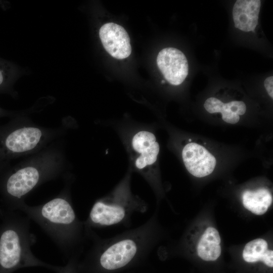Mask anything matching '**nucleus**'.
<instances>
[{"label":"nucleus","mask_w":273,"mask_h":273,"mask_svg":"<svg viewBox=\"0 0 273 273\" xmlns=\"http://www.w3.org/2000/svg\"><path fill=\"white\" fill-rule=\"evenodd\" d=\"M156 214L142 225L108 238L87 232L91 247L78 264V273H121L140 266L158 241Z\"/></svg>","instance_id":"f257e3e1"},{"label":"nucleus","mask_w":273,"mask_h":273,"mask_svg":"<svg viewBox=\"0 0 273 273\" xmlns=\"http://www.w3.org/2000/svg\"><path fill=\"white\" fill-rule=\"evenodd\" d=\"M69 190L66 185L47 202L34 206L25 203L18 210L39 225L68 259L80 257L88 240L84 222L76 214Z\"/></svg>","instance_id":"f03ea898"},{"label":"nucleus","mask_w":273,"mask_h":273,"mask_svg":"<svg viewBox=\"0 0 273 273\" xmlns=\"http://www.w3.org/2000/svg\"><path fill=\"white\" fill-rule=\"evenodd\" d=\"M64 171V157L58 149L49 148L19 165L0 169V195L3 206L17 211L26 196L44 182Z\"/></svg>","instance_id":"7ed1b4c3"},{"label":"nucleus","mask_w":273,"mask_h":273,"mask_svg":"<svg viewBox=\"0 0 273 273\" xmlns=\"http://www.w3.org/2000/svg\"><path fill=\"white\" fill-rule=\"evenodd\" d=\"M0 273L34 266L54 270L55 266L39 260L31 251L36 239L28 216L0 207Z\"/></svg>","instance_id":"20e7f679"},{"label":"nucleus","mask_w":273,"mask_h":273,"mask_svg":"<svg viewBox=\"0 0 273 273\" xmlns=\"http://www.w3.org/2000/svg\"><path fill=\"white\" fill-rule=\"evenodd\" d=\"M129 177H125L108 195L94 202L83 221L86 232L118 225L128 227L134 213L147 211L148 204L131 192Z\"/></svg>","instance_id":"39448f33"},{"label":"nucleus","mask_w":273,"mask_h":273,"mask_svg":"<svg viewBox=\"0 0 273 273\" xmlns=\"http://www.w3.org/2000/svg\"><path fill=\"white\" fill-rule=\"evenodd\" d=\"M60 133L19 119L0 127V169L13 159L38 152Z\"/></svg>","instance_id":"423d86ee"},{"label":"nucleus","mask_w":273,"mask_h":273,"mask_svg":"<svg viewBox=\"0 0 273 273\" xmlns=\"http://www.w3.org/2000/svg\"><path fill=\"white\" fill-rule=\"evenodd\" d=\"M157 64L164 78L172 85L180 84L188 74L187 58L176 48H166L160 51L157 57Z\"/></svg>","instance_id":"0eeeda50"},{"label":"nucleus","mask_w":273,"mask_h":273,"mask_svg":"<svg viewBox=\"0 0 273 273\" xmlns=\"http://www.w3.org/2000/svg\"><path fill=\"white\" fill-rule=\"evenodd\" d=\"M99 36L103 47L113 57L123 59L131 54L130 38L121 26L114 23H107L99 30Z\"/></svg>","instance_id":"6e6552de"},{"label":"nucleus","mask_w":273,"mask_h":273,"mask_svg":"<svg viewBox=\"0 0 273 273\" xmlns=\"http://www.w3.org/2000/svg\"><path fill=\"white\" fill-rule=\"evenodd\" d=\"M183 160L193 175L202 177L210 174L216 165V159L204 147L194 143L186 145L182 151Z\"/></svg>","instance_id":"1a4fd4ad"},{"label":"nucleus","mask_w":273,"mask_h":273,"mask_svg":"<svg viewBox=\"0 0 273 273\" xmlns=\"http://www.w3.org/2000/svg\"><path fill=\"white\" fill-rule=\"evenodd\" d=\"M131 146L138 155L134 162L138 169L144 170L156 161L160 147L153 133L146 130L137 132L132 139Z\"/></svg>","instance_id":"9d476101"},{"label":"nucleus","mask_w":273,"mask_h":273,"mask_svg":"<svg viewBox=\"0 0 273 273\" xmlns=\"http://www.w3.org/2000/svg\"><path fill=\"white\" fill-rule=\"evenodd\" d=\"M260 0H237L233 9L235 27L245 31L254 32L258 24Z\"/></svg>","instance_id":"9b49d317"},{"label":"nucleus","mask_w":273,"mask_h":273,"mask_svg":"<svg viewBox=\"0 0 273 273\" xmlns=\"http://www.w3.org/2000/svg\"><path fill=\"white\" fill-rule=\"evenodd\" d=\"M220 242L218 231L213 227H208L198 242L197 247L198 256L205 262L216 261L221 253Z\"/></svg>","instance_id":"f8f14e48"},{"label":"nucleus","mask_w":273,"mask_h":273,"mask_svg":"<svg viewBox=\"0 0 273 273\" xmlns=\"http://www.w3.org/2000/svg\"><path fill=\"white\" fill-rule=\"evenodd\" d=\"M242 257L247 263H261L265 267H273V251L268 249L267 243L263 239L257 238L247 243Z\"/></svg>","instance_id":"ddd939ff"},{"label":"nucleus","mask_w":273,"mask_h":273,"mask_svg":"<svg viewBox=\"0 0 273 273\" xmlns=\"http://www.w3.org/2000/svg\"><path fill=\"white\" fill-rule=\"evenodd\" d=\"M272 202V195L267 189L260 188L255 191L247 190L242 194L244 207L256 215L265 213Z\"/></svg>","instance_id":"4468645a"},{"label":"nucleus","mask_w":273,"mask_h":273,"mask_svg":"<svg viewBox=\"0 0 273 273\" xmlns=\"http://www.w3.org/2000/svg\"><path fill=\"white\" fill-rule=\"evenodd\" d=\"M19 75V69L15 64L0 58V94L14 95L13 85Z\"/></svg>","instance_id":"2eb2a0df"},{"label":"nucleus","mask_w":273,"mask_h":273,"mask_svg":"<svg viewBox=\"0 0 273 273\" xmlns=\"http://www.w3.org/2000/svg\"><path fill=\"white\" fill-rule=\"evenodd\" d=\"M80 257L74 256L68 259L67 264L64 266H55L57 273H78V264Z\"/></svg>","instance_id":"dca6fc26"},{"label":"nucleus","mask_w":273,"mask_h":273,"mask_svg":"<svg viewBox=\"0 0 273 273\" xmlns=\"http://www.w3.org/2000/svg\"><path fill=\"white\" fill-rule=\"evenodd\" d=\"M224 103L220 100L211 97L207 99L204 104L205 110L210 113H221Z\"/></svg>","instance_id":"f3484780"},{"label":"nucleus","mask_w":273,"mask_h":273,"mask_svg":"<svg viewBox=\"0 0 273 273\" xmlns=\"http://www.w3.org/2000/svg\"><path fill=\"white\" fill-rule=\"evenodd\" d=\"M223 108L239 115H243L246 111V106L242 101H233L224 104Z\"/></svg>","instance_id":"a211bd4d"},{"label":"nucleus","mask_w":273,"mask_h":273,"mask_svg":"<svg viewBox=\"0 0 273 273\" xmlns=\"http://www.w3.org/2000/svg\"><path fill=\"white\" fill-rule=\"evenodd\" d=\"M221 114L222 115V120L226 123L235 124L239 121L240 116L239 115L225 110L223 107L221 112Z\"/></svg>","instance_id":"6ab92c4d"},{"label":"nucleus","mask_w":273,"mask_h":273,"mask_svg":"<svg viewBox=\"0 0 273 273\" xmlns=\"http://www.w3.org/2000/svg\"><path fill=\"white\" fill-rule=\"evenodd\" d=\"M264 85L269 96L273 98V76L267 77L264 81Z\"/></svg>","instance_id":"aec40b11"},{"label":"nucleus","mask_w":273,"mask_h":273,"mask_svg":"<svg viewBox=\"0 0 273 273\" xmlns=\"http://www.w3.org/2000/svg\"><path fill=\"white\" fill-rule=\"evenodd\" d=\"M12 112L5 110L0 107V117L11 115Z\"/></svg>","instance_id":"412c9836"},{"label":"nucleus","mask_w":273,"mask_h":273,"mask_svg":"<svg viewBox=\"0 0 273 273\" xmlns=\"http://www.w3.org/2000/svg\"><path fill=\"white\" fill-rule=\"evenodd\" d=\"M121 273H140V272H136L135 271H132V270H129V271L121 272Z\"/></svg>","instance_id":"4be33fe9"},{"label":"nucleus","mask_w":273,"mask_h":273,"mask_svg":"<svg viewBox=\"0 0 273 273\" xmlns=\"http://www.w3.org/2000/svg\"><path fill=\"white\" fill-rule=\"evenodd\" d=\"M161 82H162V83H165V80H162Z\"/></svg>","instance_id":"5701e85b"}]
</instances>
